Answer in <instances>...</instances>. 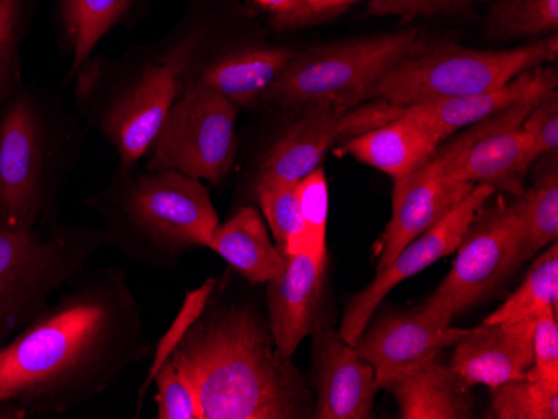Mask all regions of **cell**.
<instances>
[{"mask_svg": "<svg viewBox=\"0 0 558 419\" xmlns=\"http://www.w3.org/2000/svg\"><path fill=\"white\" fill-rule=\"evenodd\" d=\"M149 348L128 276L96 271L0 348V405L19 418L69 411L105 393Z\"/></svg>", "mask_w": 558, "mask_h": 419, "instance_id": "cell-1", "label": "cell"}, {"mask_svg": "<svg viewBox=\"0 0 558 419\" xmlns=\"http://www.w3.org/2000/svg\"><path fill=\"white\" fill-rule=\"evenodd\" d=\"M166 361L193 387L203 419L313 418L308 381L250 303L208 301Z\"/></svg>", "mask_w": 558, "mask_h": 419, "instance_id": "cell-2", "label": "cell"}, {"mask_svg": "<svg viewBox=\"0 0 558 419\" xmlns=\"http://www.w3.org/2000/svg\"><path fill=\"white\" fill-rule=\"evenodd\" d=\"M108 244L137 261L153 262L205 246L219 224L199 180L165 169L119 184L99 202Z\"/></svg>", "mask_w": 558, "mask_h": 419, "instance_id": "cell-3", "label": "cell"}, {"mask_svg": "<svg viewBox=\"0 0 558 419\" xmlns=\"http://www.w3.org/2000/svg\"><path fill=\"white\" fill-rule=\"evenodd\" d=\"M102 230L43 231L0 214V348L49 306L50 294L105 248Z\"/></svg>", "mask_w": 558, "mask_h": 419, "instance_id": "cell-4", "label": "cell"}, {"mask_svg": "<svg viewBox=\"0 0 558 419\" xmlns=\"http://www.w3.org/2000/svg\"><path fill=\"white\" fill-rule=\"evenodd\" d=\"M416 29L359 37L296 52L283 76L263 101L298 108L313 101H331L356 108L375 99L376 87L404 59L426 46Z\"/></svg>", "mask_w": 558, "mask_h": 419, "instance_id": "cell-5", "label": "cell"}, {"mask_svg": "<svg viewBox=\"0 0 558 419\" xmlns=\"http://www.w3.org/2000/svg\"><path fill=\"white\" fill-rule=\"evenodd\" d=\"M557 34L507 51H475L459 44H426L418 54L404 59L375 90L401 108L447 101L497 89L522 72L554 62Z\"/></svg>", "mask_w": 558, "mask_h": 419, "instance_id": "cell-6", "label": "cell"}, {"mask_svg": "<svg viewBox=\"0 0 558 419\" xmlns=\"http://www.w3.org/2000/svg\"><path fill=\"white\" fill-rule=\"evenodd\" d=\"M487 202L476 212L454 251L457 258L450 273L418 306L435 323L451 324L454 318L484 301L523 262L519 218L512 202Z\"/></svg>", "mask_w": 558, "mask_h": 419, "instance_id": "cell-7", "label": "cell"}, {"mask_svg": "<svg viewBox=\"0 0 558 419\" xmlns=\"http://www.w3.org/2000/svg\"><path fill=\"white\" fill-rule=\"evenodd\" d=\"M238 109L221 94L184 87L150 144L147 169H172L219 186L236 158Z\"/></svg>", "mask_w": 558, "mask_h": 419, "instance_id": "cell-8", "label": "cell"}, {"mask_svg": "<svg viewBox=\"0 0 558 419\" xmlns=\"http://www.w3.org/2000/svg\"><path fill=\"white\" fill-rule=\"evenodd\" d=\"M537 102L513 106L459 131L441 143L428 161L448 180L487 184L519 196L525 189L529 169L537 162L534 140L522 127Z\"/></svg>", "mask_w": 558, "mask_h": 419, "instance_id": "cell-9", "label": "cell"}, {"mask_svg": "<svg viewBox=\"0 0 558 419\" xmlns=\"http://www.w3.org/2000/svg\"><path fill=\"white\" fill-rule=\"evenodd\" d=\"M296 109L300 111L293 121L288 122L263 155L256 180L298 183L322 168L323 159L335 144L385 126L404 108L384 99H372L356 108L313 101Z\"/></svg>", "mask_w": 558, "mask_h": 419, "instance_id": "cell-10", "label": "cell"}, {"mask_svg": "<svg viewBox=\"0 0 558 419\" xmlns=\"http://www.w3.org/2000/svg\"><path fill=\"white\" fill-rule=\"evenodd\" d=\"M193 49L187 44L155 64H147L106 111L102 131L116 147L124 169L149 152L162 122L184 90Z\"/></svg>", "mask_w": 558, "mask_h": 419, "instance_id": "cell-11", "label": "cell"}, {"mask_svg": "<svg viewBox=\"0 0 558 419\" xmlns=\"http://www.w3.org/2000/svg\"><path fill=\"white\" fill-rule=\"evenodd\" d=\"M495 193L497 190L487 184H476L462 205L457 206L441 223L407 244L390 264L378 269L372 283L348 303L338 331L340 336L353 346L395 286L422 273L445 256L453 255L476 212L490 201Z\"/></svg>", "mask_w": 558, "mask_h": 419, "instance_id": "cell-12", "label": "cell"}, {"mask_svg": "<svg viewBox=\"0 0 558 419\" xmlns=\"http://www.w3.org/2000/svg\"><path fill=\"white\" fill-rule=\"evenodd\" d=\"M46 205V144L33 102L21 97L0 121V214L39 224Z\"/></svg>", "mask_w": 558, "mask_h": 419, "instance_id": "cell-13", "label": "cell"}, {"mask_svg": "<svg viewBox=\"0 0 558 419\" xmlns=\"http://www.w3.org/2000/svg\"><path fill=\"white\" fill-rule=\"evenodd\" d=\"M466 333L469 330L463 328L435 323L415 308L369 319L353 346L375 368L376 381L384 387L398 374L435 361Z\"/></svg>", "mask_w": 558, "mask_h": 419, "instance_id": "cell-14", "label": "cell"}, {"mask_svg": "<svg viewBox=\"0 0 558 419\" xmlns=\"http://www.w3.org/2000/svg\"><path fill=\"white\" fill-rule=\"evenodd\" d=\"M313 336L316 402L313 418H372L379 387L375 368L329 324Z\"/></svg>", "mask_w": 558, "mask_h": 419, "instance_id": "cell-15", "label": "cell"}, {"mask_svg": "<svg viewBox=\"0 0 558 419\" xmlns=\"http://www.w3.org/2000/svg\"><path fill=\"white\" fill-rule=\"evenodd\" d=\"M475 186L448 180L429 161L395 181L393 212L379 244L376 269L390 264L407 244L441 223Z\"/></svg>", "mask_w": 558, "mask_h": 419, "instance_id": "cell-16", "label": "cell"}, {"mask_svg": "<svg viewBox=\"0 0 558 419\" xmlns=\"http://www.w3.org/2000/svg\"><path fill=\"white\" fill-rule=\"evenodd\" d=\"M328 255L288 256L284 268L266 283L268 323L276 346L293 358L304 337L322 324Z\"/></svg>", "mask_w": 558, "mask_h": 419, "instance_id": "cell-17", "label": "cell"}, {"mask_svg": "<svg viewBox=\"0 0 558 419\" xmlns=\"http://www.w3.org/2000/svg\"><path fill=\"white\" fill-rule=\"evenodd\" d=\"M535 321L482 323L454 343L448 365L466 386L522 380L534 362Z\"/></svg>", "mask_w": 558, "mask_h": 419, "instance_id": "cell-18", "label": "cell"}, {"mask_svg": "<svg viewBox=\"0 0 558 419\" xmlns=\"http://www.w3.org/2000/svg\"><path fill=\"white\" fill-rule=\"evenodd\" d=\"M555 89H558L557 69L542 65L522 72L515 79L497 89L459 99L409 106L403 112L435 131L441 143H445L453 134L472 126L475 122L484 121L513 106L541 101L542 97Z\"/></svg>", "mask_w": 558, "mask_h": 419, "instance_id": "cell-19", "label": "cell"}, {"mask_svg": "<svg viewBox=\"0 0 558 419\" xmlns=\"http://www.w3.org/2000/svg\"><path fill=\"white\" fill-rule=\"evenodd\" d=\"M296 51L287 47H253L228 52L201 69L186 86L205 87L221 94L238 108H250L283 76Z\"/></svg>", "mask_w": 558, "mask_h": 419, "instance_id": "cell-20", "label": "cell"}, {"mask_svg": "<svg viewBox=\"0 0 558 419\" xmlns=\"http://www.w3.org/2000/svg\"><path fill=\"white\" fill-rule=\"evenodd\" d=\"M440 144L435 131L401 112L385 126L343 140L337 155L351 156L397 181L422 168Z\"/></svg>", "mask_w": 558, "mask_h": 419, "instance_id": "cell-21", "label": "cell"}, {"mask_svg": "<svg viewBox=\"0 0 558 419\" xmlns=\"http://www.w3.org/2000/svg\"><path fill=\"white\" fill-rule=\"evenodd\" d=\"M401 419H469L473 416L470 386L450 365L438 359L416 366L385 384Z\"/></svg>", "mask_w": 558, "mask_h": 419, "instance_id": "cell-22", "label": "cell"}, {"mask_svg": "<svg viewBox=\"0 0 558 419\" xmlns=\"http://www.w3.org/2000/svg\"><path fill=\"white\" fill-rule=\"evenodd\" d=\"M208 248L221 256L247 283L266 284L284 268V258L255 208H241L213 231Z\"/></svg>", "mask_w": 558, "mask_h": 419, "instance_id": "cell-23", "label": "cell"}, {"mask_svg": "<svg viewBox=\"0 0 558 419\" xmlns=\"http://www.w3.org/2000/svg\"><path fill=\"white\" fill-rule=\"evenodd\" d=\"M522 237V261L541 255L558 237V168L557 159L542 165L534 186L513 196Z\"/></svg>", "mask_w": 558, "mask_h": 419, "instance_id": "cell-24", "label": "cell"}, {"mask_svg": "<svg viewBox=\"0 0 558 419\" xmlns=\"http://www.w3.org/2000/svg\"><path fill=\"white\" fill-rule=\"evenodd\" d=\"M545 309L558 311V244L544 249L529 269L525 280L509 299L485 318L484 323L535 321Z\"/></svg>", "mask_w": 558, "mask_h": 419, "instance_id": "cell-25", "label": "cell"}, {"mask_svg": "<svg viewBox=\"0 0 558 419\" xmlns=\"http://www.w3.org/2000/svg\"><path fill=\"white\" fill-rule=\"evenodd\" d=\"M296 184L272 180H256L255 183V193L263 215L271 231L276 248L284 258L306 252V236Z\"/></svg>", "mask_w": 558, "mask_h": 419, "instance_id": "cell-26", "label": "cell"}, {"mask_svg": "<svg viewBox=\"0 0 558 419\" xmlns=\"http://www.w3.org/2000/svg\"><path fill=\"white\" fill-rule=\"evenodd\" d=\"M131 0H64V21L72 42V72L80 71L97 44L121 21Z\"/></svg>", "mask_w": 558, "mask_h": 419, "instance_id": "cell-27", "label": "cell"}, {"mask_svg": "<svg viewBox=\"0 0 558 419\" xmlns=\"http://www.w3.org/2000/svg\"><path fill=\"white\" fill-rule=\"evenodd\" d=\"M558 29V0H494L488 33L497 39L550 36Z\"/></svg>", "mask_w": 558, "mask_h": 419, "instance_id": "cell-28", "label": "cell"}, {"mask_svg": "<svg viewBox=\"0 0 558 419\" xmlns=\"http://www.w3.org/2000/svg\"><path fill=\"white\" fill-rule=\"evenodd\" d=\"M490 418L558 419V386L522 378L494 387Z\"/></svg>", "mask_w": 558, "mask_h": 419, "instance_id": "cell-29", "label": "cell"}, {"mask_svg": "<svg viewBox=\"0 0 558 419\" xmlns=\"http://www.w3.org/2000/svg\"><path fill=\"white\" fill-rule=\"evenodd\" d=\"M301 218H303L306 252L313 256H326V227H328V181L325 169L318 168L308 176L298 181Z\"/></svg>", "mask_w": 558, "mask_h": 419, "instance_id": "cell-30", "label": "cell"}, {"mask_svg": "<svg viewBox=\"0 0 558 419\" xmlns=\"http://www.w3.org/2000/svg\"><path fill=\"white\" fill-rule=\"evenodd\" d=\"M158 393H156V418L158 419H203L199 402L186 378L166 361L153 374Z\"/></svg>", "mask_w": 558, "mask_h": 419, "instance_id": "cell-31", "label": "cell"}, {"mask_svg": "<svg viewBox=\"0 0 558 419\" xmlns=\"http://www.w3.org/2000/svg\"><path fill=\"white\" fill-rule=\"evenodd\" d=\"M525 378L558 386V311L545 309L535 318L534 362Z\"/></svg>", "mask_w": 558, "mask_h": 419, "instance_id": "cell-32", "label": "cell"}, {"mask_svg": "<svg viewBox=\"0 0 558 419\" xmlns=\"http://www.w3.org/2000/svg\"><path fill=\"white\" fill-rule=\"evenodd\" d=\"M525 133L534 140L538 159H557L558 152V90L547 96L530 109L522 122Z\"/></svg>", "mask_w": 558, "mask_h": 419, "instance_id": "cell-33", "label": "cell"}, {"mask_svg": "<svg viewBox=\"0 0 558 419\" xmlns=\"http://www.w3.org/2000/svg\"><path fill=\"white\" fill-rule=\"evenodd\" d=\"M17 62V0H0V101L11 89Z\"/></svg>", "mask_w": 558, "mask_h": 419, "instance_id": "cell-34", "label": "cell"}, {"mask_svg": "<svg viewBox=\"0 0 558 419\" xmlns=\"http://www.w3.org/2000/svg\"><path fill=\"white\" fill-rule=\"evenodd\" d=\"M256 5L265 9L271 14L272 22L279 30L287 29L288 21L291 15L294 14L298 8H300L303 0H253Z\"/></svg>", "mask_w": 558, "mask_h": 419, "instance_id": "cell-35", "label": "cell"}, {"mask_svg": "<svg viewBox=\"0 0 558 419\" xmlns=\"http://www.w3.org/2000/svg\"><path fill=\"white\" fill-rule=\"evenodd\" d=\"M445 4H459V2H472V0H441ZM478 2H485V0H478Z\"/></svg>", "mask_w": 558, "mask_h": 419, "instance_id": "cell-36", "label": "cell"}]
</instances>
